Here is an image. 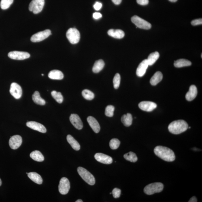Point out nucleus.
I'll return each instance as SVG.
<instances>
[{"label":"nucleus","instance_id":"1","mask_svg":"<svg viewBox=\"0 0 202 202\" xmlns=\"http://www.w3.org/2000/svg\"><path fill=\"white\" fill-rule=\"evenodd\" d=\"M155 154L164 161L172 162L175 159L174 152L170 149L161 146H156L154 149Z\"/></svg>","mask_w":202,"mask_h":202},{"label":"nucleus","instance_id":"2","mask_svg":"<svg viewBox=\"0 0 202 202\" xmlns=\"http://www.w3.org/2000/svg\"><path fill=\"white\" fill-rule=\"evenodd\" d=\"M188 128L187 123L183 120L175 121L171 122L168 126L169 131L175 135L182 133L186 131Z\"/></svg>","mask_w":202,"mask_h":202},{"label":"nucleus","instance_id":"3","mask_svg":"<svg viewBox=\"0 0 202 202\" xmlns=\"http://www.w3.org/2000/svg\"><path fill=\"white\" fill-rule=\"evenodd\" d=\"M163 188L164 185L161 183L155 182L147 185L144 189V192L147 195H151L162 192Z\"/></svg>","mask_w":202,"mask_h":202},{"label":"nucleus","instance_id":"4","mask_svg":"<svg viewBox=\"0 0 202 202\" xmlns=\"http://www.w3.org/2000/svg\"><path fill=\"white\" fill-rule=\"evenodd\" d=\"M78 173L85 182L90 185H93L95 184V179L89 171L84 168L79 167L77 169Z\"/></svg>","mask_w":202,"mask_h":202},{"label":"nucleus","instance_id":"5","mask_svg":"<svg viewBox=\"0 0 202 202\" xmlns=\"http://www.w3.org/2000/svg\"><path fill=\"white\" fill-rule=\"evenodd\" d=\"M67 37L71 44H76L80 41V34L76 28H70L67 32Z\"/></svg>","mask_w":202,"mask_h":202},{"label":"nucleus","instance_id":"6","mask_svg":"<svg viewBox=\"0 0 202 202\" xmlns=\"http://www.w3.org/2000/svg\"><path fill=\"white\" fill-rule=\"evenodd\" d=\"M45 4V0H32L29 5V10L34 14H37L42 10Z\"/></svg>","mask_w":202,"mask_h":202},{"label":"nucleus","instance_id":"7","mask_svg":"<svg viewBox=\"0 0 202 202\" xmlns=\"http://www.w3.org/2000/svg\"><path fill=\"white\" fill-rule=\"evenodd\" d=\"M131 21L137 27L143 29L148 30L151 27V24L139 16H135L132 17Z\"/></svg>","mask_w":202,"mask_h":202},{"label":"nucleus","instance_id":"8","mask_svg":"<svg viewBox=\"0 0 202 202\" xmlns=\"http://www.w3.org/2000/svg\"><path fill=\"white\" fill-rule=\"evenodd\" d=\"M51 35L52 33L50 30H45L33 35L31 37V40L33 42H39L44 40Z\"/></svg>","mask_w":202,"mask_h":202},{"label":"nucleus","instance_id":"9","mask_svg":"<svg viewBox=\"0 0 202 202\" xmlns=\"http://www.w3.org/2000/svg\"><path fill=\"white\" fill-rule=\"evenodd\" d=\"M70 189V183L66 177H63L60 181L58 190L62 195H66L68 193Z\"/></svg>","mask_w":202,"mask_h":202},{"label":"nucleus","instance_id":"10","mask_svg":"<svg viewBox=\"0 0 202 202\" xmlns=\"http://www.w3.org/2000/svg\"><path fill=\"white\" fill-rule=\"evenodd\" d=\"M8 56L11 59L16 60H23L30 57V55L27 52L13 51L9 52Z\"/></svg>","mask_w":202,"mask_h":202},{"label":"nucleus","instance_id":"11","mask_svg":"<svg viewBox=\"0 0 202 202\" xmlns=\"http://www.w3.org/2000/svg\"><path fill=\"white\" fill-rule=\"evenodd\" d=\"M10 94L15 99H20L22 95V90L21 87L16 83L13 82L11 84L10 86Z\"/></svg>","mask_w":202,"mask_h":202},{"label":"nucleus","instance_id":"12","mask_svg":"<svg viewBox=\"0 0 202 202\" xmlns=\"http://www.w3.org/2000/svg\"><path fill=\"white\" fill-rule=\"evenodd\" d=\"M22 143V139L19 135L13 136L9 140V145L12 150H16L19 148Z\"/></svg>","mask_w":202,"mask_h":202},{"label":"nucleus","instance_id":"13","mask_svg":"<svg viewBox=\"0 0 202 202\" xmlns=\"http://www.w3.org/2000/svg\"><path fill=\"white\" fill-rule=\"evenodd\" d=\"M139 107L141 110L146 112H151L157 107L155 103L150 101H143L139 104Z\"/></svg>","mask_w":202,"mask_h":202},{"label":"nucleus","instance_id":"14","mask_svg":"<svg viewBox=\"0 0 202 202\" xmlns=\"http://www.w3.org/2000/svg\"><path fill=\"white\" fill-rule=\"evenodd\" d=\"M94 157L97 161L103 164H112L113 162L112 157L102 153H98L96 154Z\"/></svg>","mask_w":202,"mask_h":202},{"label":"nucleus","instance_id":"15","mask_svg":"<svg viewBox=\"0 0 202 202\" xmlns=\"http://www.w3.org/2000/svg\"><path fill=\"white\" fill-rule=\"evenodd\" d=\"M26 126L31 129L36 130L42 133H45L47 129L43 125L35 121L28 122L26 123Z\"/></svg>","mask_w":202,"mask_h":202},{"label":"nucleus","instance_id":"16","mask_svg":"<svg viewBox=\"0 0 202 202\" xmlns=\"http://www.w3.org/2000/svg\"><path fill=\"white\" fill-rule=\"evenodd\" d=\"M69 119L71 124L75 128L79 130L82 129L83 127V123L78 115L71 114Z\"/></svg>","mask_w":202,"mask_h":202},{"label":"nucleus","instance_id":"17","mask_svg":"<svg viewBox=\"0 0 202 202\" xmlns=\"http://www.w3.org/2000/svg\"><path fill=\"white\" fill-rule=\"evenodd\" d=\"M149 65L147 59H145L139 64L136 71V74L140 77L144 76L148 69Z\"/></svg>","mask_w":202,"mask_h":202},{"label":"nucleus","instance_id":"18","mask_svg":"<svg viewBox=\"0 0 202 202\" xmlns=\"http://www.w3.org/2000/svg\"><path fill=\"white\" fill-rule=\"evenodd\" d=\"M87 121L93 131L95 133H99L101 130V127L97 120L93 117L89 116L87 118Z\"/></svg>","mask_w":202,"mask_h":202},{"label":"nucleus","instance_id":"19","mask_svg":"<svg viewBox=\"0 0 202 202\" xmlns=\"http://www.w3.org/2000/svg\"><path fill=\"white\" fill-rule=\"evenodd\" d=\"M197 89L194 85H192L190 88L189 90L186 93L185 97L188 101H191L195 99L197 95Z\"/></svg>","mask_w":202,"mask_h":202},{"label":"nucleus","instance_id":"20","mask_svg":"<svg viewBox=\"0 0 202 202\" xmlns=\"http://www.w3.org/2000/svg\"><path fill=\"white\" fill-rule=\"evenodd\" d=\"M48 76L49 78L53 80H62L64 78L63 73L57 70L51 71Z\"/></svg>","mask_w":202,"mask_h":202},{"label":"nucleus","instance_id":"21","mask_svg":"<svg viewBox=\"0 0 202 202\" xmlns=\"http://www.w3.org/2000/svg\"><path fill=\"white\" fill-rule=\"evenodd\" d=\"M109 35L116 39H122L125 36V33L122 30L110 29L107 32Z\"/></svg>","mask_w":202,"mask_h":202},{"label":"nucleus","instance_id":"22","mask_svg":"<svg viewBox=\"0 0 202 202\" xmlns=\"http://www.w3.org/2000/svg\"><path fill=\"white\" fill-rule=\"evenodd\" d=\"M163 78V75L160 71H158L155 73L154 75L151 78L150 82L152 86H155L158 83L162 81Z\"/></svg>","mask_w":202,"mask_h":202},{"label":"nucleus","instance_id":"23","mask_svg":"<svg viewBox=\"0 0 202 202\" xmlns=\"http://www.w3.org/2000/svg\"><path fill=\"white\" fill-rule=\"evenodd\" d=\"M67 142L69 143L74 150H79L80 149V145L79 143L71 135H68L67 136Z\"/></svg>","mask_w":202,"mask_h":202},{"label":"nucleus","instance_id":"24","mask_svg":"<svg viewBox=\"0 0 202 202\" xmlns=\"http://www.w3.org/2000/svg\"><path fill=\"white\" fill-rule=\"evenodd\" d=\"M28 176L33 182L37 184H42L43 180L41 175L36 172H31L28 173Z\"/></svg>","mask_w":202,"mask_h":202},{"label":"nucleus","instance_id":"25","mask_svg":"<svg viewBox=\"0 0 202 202\" xmlns=\"http://www.w3.org/2000/svg\"><path fill=\"white\" fill-rule=\"evenodd\" d=\"M105 63L102 60L96 61L94 64L92 71L94 73H98L101 71L104 67Z\"/></svg>","mask_w":202,"mask_h":202},{"label":"nucleus","instance_id":"26","mask_svg":"<svg viewBox=\"0 0 202 202\" xmlns=\"http://www.w3.org/2000/svg\"><path fill=\"white\" fill-rule=\"evenodd\" d=\"M32 98L34 102L37 105H44L46 103L45 100L41 97L40 94L38 91H35L33 94Z\"/></svg>","mask_w":202,"mask_h":202},{"label":"nucleus","instance_id":"27","mask_svg":"<svg viewBox=\"0 0 202 202\" xmlns=\"http://www.w3.org/2000/svg\"><path fill=\"white\" fill-rule=\"evenodd\" d=\"M30 157L32 159L37 162H42L44 160V156L38 150H35L32 152L30 154Z\"/></svg>","mask_w":202,"mask_h":202},{"label":"nucleus","instance_id":"28","mask_svg":"<svg viewBox=\"0 0 202 202\" xmlns=\"http://www.w3.org/2000/svg\"><path fill=\"white\" fill-rule=\"evenodd\" d=\"M191 65V62L189 60L185 59H179L175 61L174 63L175 67L178 68L188 67Z\"/></svg>","mask_w":202,"mask_h":202},{"label":"nucleus","instance_id":"29","mask_svg":"<svg viewBox=\"0 0 202 202\" xmlns=\"http://www.w3.org/2000/svg\"><path fill=\"white\" fill-rule=\"evenodd\" d=\"M159 57L160 54L159 52H157L151 53L148 56V59H147L149 66L154 65Z\"/></svg>","mask_w":202,"mask_h":202},{"label":"nucleus","instance_id":"30","mask_svg":"<svg viewBox=\"0 0 202 202\" xmlns=\"http://www.w3.org/2000/svg\"><path fill=\"white\" fill-rule=\"evenodd\" d=\"M121 121L124 125L126 126H129L131 125L133 122V118L132 115L128 113L126 115H124L122 117Z\"/></svg>","mask_w":202,"mask_h":202},{"label":"nucleus","instance_id":"31","mask_svg":"<svg viewBox=\"0 0 202 202\" xmlns=\"http://www.w3.org/2000/svg\"><path fill=\"white\" fill-rule=\"evenodd\" d=\"M124 157L126 160L131 162H135L137 161L136 155L133 152H130L124 155Z\"/></svg>","mask_w":202,"mask_h":202},{"label":"nucleus","instance_id":"32","mask_svg":"<svg viewBox=\"0 0 202 202\" xmlns=\"http://www.w3.org/2000/svg\"><path fill=\"white\" fill-rule=\"evenodd\" d=\"M51 94H52V97L58 103L60 104L63 102V97L61 92L53 91H52Z\"/></svg>","mask_w":202,"mask_h":202},{"label":"nucleus","instance_id":"33","mask_svg":"<svg viewBox=\"0 0 202 202\" xmlns=\"http://www.w3.org/2000/svg\"><path fill=\"white\" fill-rule=\"evenodd\" d=\"M82 95L85 99L88 100V101H91L93 99L94 97V94L90 90L85 89L82 91Z\"/></svg>","mask_w":202,"mask_h":202},{"label":"nucleus","instance_id":"34","mask_svg":"<svg viewBox=\"0 0 202 202\" xmlns=\"http://www.w3.org/2000/svg\"><path fill=\"white\" fill-rule=\"evenodd\" d=\"M120 145V141L117 139H113L111 140L110 143H109V146L110 148L113 150H116Z\"/></svg>","mask_w":202,"mask_h":202},{"label":"nucleus","instance_id":"35","mask_svg":"<svg viewBox=\"0 0 202 202\" xmlns=\"http://www.w3.org/2000/svg\"><path fill=\"white\" fill-rule=\"evenodd\" d=\"M14 0H1V7L3 10L8 9L13 3Z\"/></svg>","mask_w":202,"mask_h":202},{"label":"nucleus","instance_id":"36","mask_svg":"<svg viewBox=\"0 0 202 202\" xmlns=\"http://www.w3.org/2000/svg\"><path fill=\"white\" fill-rule=\"evenodd\" d=\"M115 107L112 105H108L105 109V114L106 116L112 117L114 115Z\"/></svg>","mask_w":202,"mask_h":202},{"label":"nucleus","instance_id":"37","mask_svg":"<svg viewBox=\"0 0 202 202\" xmlns=\"http://www.w3.org/2000/svg\"><path fill=\"white\" fill-rule=\"evenodd\" d=\"M121 81V76L119 73H116L113 79V84L114 87L116 89L119 87Z\"/></svg>","mask_w":202,"mask_h":202},{"label":"nucleus","instance_id":"38","mask_svg":"<svg viewBox=\"0 0 202 202\" xmlns=\"http://www.w3.org/2000/svg\"><path fill=\"white\" fill-rule=\"evenodd\" d=\"M113 197L115 199L119 198L120 197L121 194V190L119 189L115 188L113 190L112 193Z\"/></svg>","mask_w":202,"mask_h":202},{"label":"nucleus","instance_id":"39","mask_svg":"<svg viewBox=\"0 0 202 202\" xmlns=\"http://www.w3.org/2000/svg\"><path fill=\"white\" fill-rule=\"evenodd\" d=\"M192 25L193 26H197L201 25L202 24V18L198 19L192 21L191 22Z\"/></svg>","mask_w":202,"mask_h":202},{"label":"nucleus","instance_id":"40","mask_svg":"<svg viewBox=\"0 0 202 202\" xmlns=\"http://www.w3.org/2000/svg\"><path fill=\"white\" fill-rule=\"evenodd\" d=\"M102 6V5L101 3L99 2H97L94 5V7L96 11H99L101 8Z\"/></svg>","mask_w":202,"mask_h":202},{"label":"nucleus","instance_id":"41","mask_svg":"<svg viewBox=\"0 0 202 202\" xmlns=\"http://www.w3.org/2000/svg\"><path fill=\"white\" fill-rule=\"evenodd\" d=\"M137 3L141 5H146L149 2V0H137Z\"/></svg>","mask_w":202,"mask_h":202},{"label":"nucleus","instance_id":"42","mask_svg":"<svg viewBox=\"0 0 202 202\" xmlns=\"http://www.w3.org/2000/svg\"><path fill=\"white\" fill-rule=\"evenodd\" d=\"M93 17L95 19H98L101 17L102 15L99 12H95L93 14Z\"/></svg>","mask_w":202,"mask_h":202},{"label":"nucleus","instance_id":"43","mask_svg":"<svg viewBox=\"0 0 202 202\" xmlns=\"http://www.w3.org/2000/svg\"><path fill=\"white\" fill-rule=\"evenodd\" d=\"M115 4L118 5L121 3L122 0H112Z\"/></svg>","mask_w":202,"mask_h":202},{"label":"nucleus","instance_id":"44","mask_svg":"<svg viewBox=\"0 0 202 202\" xmlns=\"http://www.w3.org/2000/svg\"><path fill=\"white\" fill-rule=\"evenodd\" d=\"M189 202H197V198H196L195 196L191 198L188 201Z\"/></svg>","mask_w":202,"mask_h":202},{"label":"nucleus","instance_id":"45","mask_svg":"<svg viewBox=\"0 0 202 202\" xmlns=\"http://www.w3.org/2000/svg\"><path fill=\"white\" fill-rule=\"evenodd\" d=\"M169 1L171 2H175L177 1V0H169Z\"/></svg>","mask_w":202,"mask_h":202},{"label":"nucleus","instance_id":"46","mask_svg":"<svg viewBox=\"0 0 202 202\" xmlns=\"http://www.w3.org/2000/svg\"><path fill=\"white\" fill-rule=\"evenodd\" d=\"M75 202H83V201L82 200L79 199V200H77Z\"/></svg>","mask_w":202,"mask_h":202},{"label":"nucleus","instance_id":"47","mask_svg":"<svg viewBox=\"0 0 202 202\" xmlns=\"http://www.w3.org/2000/svg\"><path fill=\"white\" fill-rule=\"evenodd\" d=\"M1 185H2V181L1 179H0V186Z\"/></svg>","mask_w":202,"mask_h":202},{"label":"nucleus","instance_id":"48","mask_svg":"<svg viewBox=\"0 0 202 202\" xmlns=\"http://www.w3.org/2000/svg\"><path fill=\"white\" fill-rule=\"evenodd\" d=\"M42 76H44V75L43 74H42Z\"/></svg>","mask_w":202,"mask_h":202},{"label":"nucleus","instance_id":"49","mask_svg":"<svg viewBox=\"0 0 202 202\" xmlns=\"http://www.w3.org/2000/svg\"><path fill=\"white\" fill-rule=\"evenodd\" d=\"M190 128H191V127H189V129H190Z\"/></svg>","mask_w":202,"mask_h":202}]
</instances>
